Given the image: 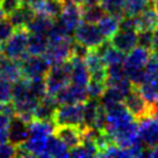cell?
Masks as SVG:
<instances>
[{
    "label": "cell",
    "instance_id": "277c9868",
    "mask_svg": "<svg viewBox=\"0 0 158 158\" xmlns=\"http://www.w3.org/2000/svg\"><path fill=\"white\" fill-rule=\"evenodd\" d=\"M82 22V6L69 1L64 0V6L60 15L56 19V26L65 36L74 34L75 29Z\"/></svg>",
    "mask_w": 158,
    "mask_h": 158
},
{
    "label": "cell",
    "instance_id": "9a60e30c",
    "mask_svg": "<svg viewBox=\"0 0 158 158\" xmlns=\"http://www.w3.org/2000/svg\"><path fill=\"white\" fill-rule=\"evenodd\" d=\"M84 60H85V64L88 67L90 79L106 81L107 67H106V64L104 62L103 58L101 57V54L97 52L96 48H90L84 58Z\"/></svg>",
    "mask_w": 158,
    "mask_h": 158
},
{
    "label": "cell",
    "instance_id": "ba28073f",
    "mask_svg": "<svg viewBox=\"0 0 158 158\" xmlns=\"http://www.w3.org/2000/svg\"><path fill=\"white\" fill-rule=\"evenodd\" d=\"M133 121H135V118L128 111L127 107L123 105V103H121V104L112 106V107L106 110L105 126H104L103 131L107 135H110L111 133L115 132L119 128L127 126Z\"/></svg>",
    "mask_w": 158,
    "mask_h": 158
},
{
    "label": "cell",
    "instance_id": "7c38bea8",
    "mask_svg": "<svg viewBox=\"0 0 158 158\" xmlns=\"http://www.w3.org/2000/svg\"><path fill=\"white\" fill-rule=\"evenodd\" d=\"M137 30L135 29H123L119 28V30L114 34L110 40V43L115 48L123 53L131 52L133 48L137 46Z\"/></svg>",
    "mask_w": 158,
    "mask_h": 158
},
{
    "label": "cell",
    "instance_id": "7a4b0ae2",
    "mask_svg": "<svg viewBox=\"0 0 158 158\" xmlns=\"http://www.w3.org/2000/svg\"><path fill=\"white\" fill-rule=\"evenodd\" d=\"M70 72H72V65L69 60L51 65L46 75L44 76L46 84V95L56 97L62 89L67 87L70 83Z\"/></svg>",
    "mask_w": 158,
    "mask_h": 158
},
{
    "label": "cell",
    "instance_id": "4316f807",
    "mask_svg": "<svg viewBox=\"0 0 158 158\" xmlns=\"http://www.w3.org/2000/svg\"><path fill=\"white\" fill-rule=\"evenodd\" d=\"M106 12L102 7L101 4L98 5H83L82 6V21L88 23L97 24Z\"/></svg>",
    "mask_w": 158,
    "mask_h": 158
},
{
    "label": "cell",
    "instance_id": "cb8c5ba5",
    "mask_svg": "<svg viewBox=\"0 0 158 158\" xmlns=\"http://www.w3.org/2000/svg\"><path fill=\"white\" fill-rule=\"evenodd\" d=\"M34 16H35V12L32 10L30 6L21 5L15 12H13L7 18L12 22L14 28H27Z\"/></svg>",
    "mask_w": 158,
    "mask_h": 158
},
{
    "label": "cell",
    "instance_id": "9c48e42d",
    "mask_svg": "<svg viewBox=\"0 0 158 158\" xmlns=\"http://www.w3.org/2000/svg\"><path fill=\"white\" fill-rule=\"evenodd\" d=\"M123 105L128 109V111L133 114L135 120L148 117V115H154L155 107L150 105L148 102L142 97L140 91L137 90L135 85L131 92H128L123 98ZM155 117V115H154Z\"/></svg>",
    "mask_w": 158,
    "mask_h": 158
},
{
    "label": "cell",
    "instance_id": "c3c4849f",
    "mask_svg": "<svg viewBox=\"0 0 158 158\" xmlns=\"http://www.w3.org/2000/svg\"><path fill=\"white\" fill-rule=\"evenodd\" d=\"M0 53H1V44H0Z\"/></svg>",
    "mask_w": 158,
    "mask_h": 158
},
{
    "label": "cell",
    "instance_id": "6da1fadb",
    "mask_svg": "<svg viewBox=\"0 0 158 158\" xmlns=\"http://www.w3.org/2000/svg\"><path fill=\"white\" fill-rule=\"evenodd\" d=\"M151 51L137 45L131 52L127 53L123 61V69L127 77L134 85L140 84L144 79V68L149 61Z\"/></svg>",
    "mask_w": 158,
    "mask_h": 158
},
{
    "label": "cell",
    "instance_id": "d4e9b609",
    "mask_svg": "<svg viewBox=\"0 0 158 158\" xmlns=\"http://www.w3.org/2000/svg\"><path fill=\"white\" fill-rule=\"evenodd\" d=\"M123 19L115 16L113 14L106 13L103 18L97 22V27L103 34V36L106 40H110L111 37L119 30L120 28V22Z\"/></svg>",
    "mask_w": 158,
    "mask_h": 158
},
{
    "label": "cell",
    "instance_id": "bcb514c9",
    "mask_svg": "<svg viewBox=\"0 0 158 158\" xmlns=\"http://www.w3.org/2000/svg\"><path fill=\"white\" fill-rule=\"evenodd\" d=\"M5 18H7V16H6V14H5V12L2 10V8L0 7V20H1V19H5Z\"/></svg>",
    "mask_w": 158,
    "mask_h": 158
},
{
    "label": "cell",
    "instance_id": "681fc988",
    "mask_svg": "<svg viewBox=\"0 0 158 158\" xmlns=\"http://www.w3.org/2000/svg\"><path fill=\"white\" fill-rule=\"evenodd\" d=\"M149 1H150V2H151V1H152V0H149Z\"/></svg>",
    "mask_w": 158,
    "mask_h": 158
},
{
    "label": "cell",
    "instance_id": "ffe728a7",
    "mask_svg": "<svg viewBox=\"0 0 158 158\" xmlns=\"http://www.w3.org/2000/svg\"><path fill=\"white\" fill-rule=\"evenodd\" d=\"M58 102L56 97L46 96L42 98L38 104L36 106L35 113H34V119H40V120H46V121H53L54 113L58 107Z\"/></svg>",
    "mask_w": 158,
    "mask_h": 158
},
{
    "label": "cell",
    "instance_id": "f35d334b",
    "mask_svg": "<svg viewBox=\"0 0 158 158\" xmlns=\"http://www.w3.org/2000/svg\"><path fill=\"white\" fill-rule=\"evenodd\" d=\"M0 113L14 117L15 115V109L12 102H0Z\"/></svg>",
    "mask_w": 158,
    "mask_h": 158
},
{
    "label": "cell",
    "instance_id": "ab89813d",
    "mask_svg": "<svg viewBox=\"0 0 158 158\" xmlns=\"http://www.w3.org/2000/svg\"><path fill=\"white\" fill-rule=\"evenodd\" d=\"M143 156L158 158V144L154 145V147H151V148H145Z\"/></svg>",
    "mask_w": 158,
    "mask_h": 158
},
{
    "label": "cell",
    "instance_id": "f1b7e54d",
    "mask_svg": "<svg viewBox=\"0 0 158 158\" xmlns=\"http://www.w3.org/2000/svg\"><path fill=\"white\" fill-rule=\"evenodd\" d=\"M46 157H70L69 148L54 135L50 137Z\"/></svg>",
    "mask_w": 158,
    "mask_h": 158
},
{
    "label": "cell",
    "instance_id": "f907efd6",
    "mask_svg": "<svg viewBox=\"0 0 158 158\" xmlns=\"http://www.w3.org/2000/svg\"><path fill=\"white\" fill-rule=\"evenodd\" d=\"M61 1H64V0H61Z\"/></svg>",
    "mask_w": 158,
    "mask_h": 158
},
{
    "label": "cell",
    "instance_id": "5bb4252c",
    "mask_svg": "<svg viewBox=\"0 0 158 158\" xmlns=\"http://www.w3.org/2000/svg\"><path fill=\"white\" fill-rule=\"evenodd\" d=\"M89 98L87 87L77 85L74 83H69L67 87L56 96L58 104H76V103H84Z\"/></svg>",
    "mask_w": 158,
    "mask_h": 158
},
{
    "label": "cell",
    "instance_id": "d6986e66",
    "mask_svg": "<svg viewBox=\"0 0 158 158\" xmlns=\"http://www.w3.org/2000/svg\"><path fill=\"white\" fill-rule=\"evenodd\" d=\"M64 6V1L61 0H37L35 4L31 6L35 14L44 15L53 20L60 15Z\"/></svg>",
    "mask_w": 158,
    "mask_h": 158
},
{
    "label": "cell",
    "instance_id": "74e56055",
    "mask_svg": "<svg viewBox=\"0 0 158 158\" xmlns=\"http://www.w3.org/2000/svg\"><path fill=\"white\" fill-rule=\"evenodd\" d=\"M21 5H22L21 4V0H0V7L5 12L6 16H9Z\"/></svg>",
    "mask_w": 158,
    "mask_h": 158
},
{
    "label": "cell",
    "instance_id": "52a82bcc",
    "mask_svg": "<svg viewBox=\"0 0 158 158\" xmlns=\"http://www.w3.org/2000/svg\"><path fill=\"white\" fill-rule=\"evenodd\" d=\"M73 40L88 48H97L105 42L106 38L98 29L97 24L81 22L73 34Z\"/></svg>",
    "mask_w": 158,
    "mask_h": 158
},
{
    "label": "cell",
    "instance_id": "1f68e13d",
    "mask_svg": "<svg viewBox=\"0 0 158 158\" xmlns=\"http://www.w3.org/2000/svg\"><path fill=\"white\" fill-rule=\"evenodd\" d=\"M106 81H102V80H95L90 79L88 85H87V90H88L89 98H101L103 92L106 89Z\"/></svg>",
    "mask_w": 158,
    "mask_h": 158
},
{
    "label": "cell",
    "instance_id": "d590c367",
    "mask_svg": "<svg viewBox=\"0 0 158 158\" xmlns=\"http://www.w3.org/2000/svg\"><path fill=\"white\" fill-rule=\"evenodd\" d=\"M137 45L145 48L151 51L152 48V35L154 30H141L137 31Z\"/></svg>",
    "mask_w": 158,
    "mask_h": 158
},
{
    "label": "cell",
    "instance_id": "83f0119b",
    "mask_svg": "<svg viewBox=\"0 0 158 158\" xmlns=\"http://www.w3.org/2000/svg\"><path fill=\"white\" fill-rule=\"evenodd\" d=\"M48 36L40 35V34H30L29 35V43H28V52H29V54H36V56L44 54L45 50L48 48Z\"/></svg>",
    "mask_w": 158,
    "mask_h": 158
},
{
    "label": "cell",
    "instance_id": "7402d4cb",
    "mask_svg": "<svg viewBox=\"0 0 158 158\" xmlns=\"http://www.w3.org/2000/svg\"><path fill=\"white\" fill-rule=\"evenodd\" d=\"M135 87L145 101L156 109V105L158 104V76L147 77Z\"/></svg>",
    "mask_w": 158,
    "mask_h": 158
},
{
    "label": "cell",
    "instance_id": "7bdbcfd3",
    "mask_svg": "<svg viewBox=\"0 0 158 158\" xmlns=\"http://www.w3.org/2000/svg\"><path fill=\"white\" fill-rule=\"evenodd\" d=\"M37 0H21V4L22 5H28V6H32V5L35 4Z\"/></svg>",
    "mask_w": 158,
    "mask_h": 158
},
{
    "label": "cell",
    "instance_id": "44dd1931",
    "mask_svg": "<svg viewBox=\"0 0 158 158\" xmlns=\"http://www.w3.org/2000/svg\"><path fill=\"white\" fill-rule=\"evenodd\" d=\"M137 31L141 30H154L158 26V14L156 13L154 6L148 5L141 13L134 16Z\"/></svg>",
    "mask_w": 158,
    "mask_h": 158
},
{
    "label": "cell",
    "instance_id": "d6a6232c",
    "mask_svg": "<svg viewBox=\"0 0 158 158\" xmlns=\"http://www.w3.org/2000/svg\"><path fill=\"white\" fill-rule=\"evenodd\" d=\"M13 83L7 79L0 77V102H12L13 99Z\"/></svg>",
    "mask_w": 158,
    "mask_h": 158
},
{
    "label": "cell",
    "instance_id": "e0dca14e",
    "mask_svg": "<svg viewBox=\"0 0 158 158\" xmlns=\"http://www.w3.org/2000/svg\"><path fill=\"white\" fill-rule=\"evenodd\" d=\"M29 137V123L24 121L18 115L12 117L8 129V141L20 145Z\"/></svg>",
    "mask_w": 158,
    "mask_h": 158
},
{
    "label": "cell",
    "instance_id": "4dcf8cb0",
    "mask_svg": "<svg viewBox=\"0 0 158 158\" xmlns=\"http://www.w3.org/2000/svg\"><path fill=\"white\" fill-rule=\"evenodd\" d=\"M149 4V0H126L123 8L125 16H135L141 13Z\"/></svg>",
    "mask_w": 158,
    "mask_h": 158
},
{
    "label": "cell",
    "instance_id": "8fae6325",
    "mask_svg": "<svg viewBox=\"0 0 158 158\" xmlns=\"http://www.w3.org/2000/svg\"><path fill=\"white\" fill-rule=\"evenodd\" d=\"M139 136L145 148L158 144V120L154 115H148L137 120Z\"/></svg>",
    "mask_w": 158,
    "mask_h": 158
},
{
    "label": "cell",
    "instance_id": "60d3db41",
    "mask_svg": "<svg viewBox=\"0 0 158 158\" xmlns=\"http://www.w3.org/2000/svg\"><path fill=\"white\" fill-rule=\"evenodd\" d=\"M152 52L158 53V26L154 29V35H152Z\"/></svg>",
    "mask_w": 158,
    "mask_h": 158
},
{
    "label": "cell",
    "instance_id": "7dc6e473",
    "mask_svg": "<svg viewBox=\"0 0 158 158\" xmlns=\"http://www.w3.org/2000/svg\"><path fill=\"white\" fill-rule=\"evenodd\" d=\"M155 117L157 118V120H158V104L156 105V109H155V114H154Z\"/></svg>",
    "mask_w": 158,
    "mask_h": 158
},
{
    "label": "cell",
    "instance_id": "4fadbf2b",
    "mask_svg": "<svg viewBox=\"0 0 158 158\" xmlns=\"http://www.w3.org/2000/svg\"><path fill=\"white\" fill-rule=\"evenodd\" d=\"M53 135L70 149L82 143L83 129L81 126H56Z\"/></svg>",
    "mask_w": 158,
    "mask_h": 158
},
{
    "label": "cell",
    "instance_id": "ac0fdd59",
    "mask_svg": "<svg viewBox=\"0 0 158 158\" xmlns=\"http://www.w3.org/2000/svg\"><path fill=\"white\" fill-rule=\"evenodd\" d=\"M0 77L7 79L12 82H16L18 80L22 79L21 62L0 53Z\"/></svg>",
    "mask_w": 158,
    "mask_h": 158
},
{
    "label": "cell",
    "instance_id": "ee69618b",
    "mask_svg": "<svg viewBox=\"0 0 158 158\" xmlns=\"http://www.w3.org/2000/svg\"><path fill=\"white\" fill-rule=\"evenodd\" d=\"M154 1V4H152V6H154L155 10H156V13L158 14V0H152Z\"/></svg>",
    "mask_w": 158,
    "mask_h": 158
},
{
    "label": "cell",
    "instance_id": "f546056e",
    "mask_svg": "<svg viewBox=\"0 0 158 158\" xmlns=\"http://www.w3.org/2000/svg\"><path fill=\"white\" fill-rule=\"evenodd\" d=\"M125 4L126 0H102L101 5L106 13L113 14L120 19L125 18Z\"/></svg>",
    "mask_w": 158,
    "mask_h": 158
},
{
    "label": "cell",
    "instance_id": "30bf717a",
    "mask_svg": "<svg viewBox=\"0 0 158 158\" xmlns=\"http://www.w3.org/2000/svg\"><path fill=\"white\" fill-rule=\"evenodd\" d=\"M20 62H21L23 77L29 80L36 79V77H44L51 66L43 54H40V56L29 54Z\"/></svg>",
    "mask_w": 158,
    "mask_h": 158
},
{
    "label": "cell",
    "instance_id": "2e32d148",
    "mask_svg": "<svg viewBox=\"0 0 158 158\" xmlns=\"http://www.w3.org/2000/svg\"><path fill=\"white\" fill-rule=\"evenodd\" d=\"M72 65V72H70V83L87 87L90 81V74H89L88 67L85 64L84 58L72 56L69 59Z\"/></svg>",
    "mask_w": 158,
    "mask_h": 158
},
{
    "label": "cell",
    "instance_id": "3957f363",
    "mask_svg": "<svg viewBox=\"0 0 158 158\" xmlns=\"http://www.w3.org/2000/svg\"><path fill=\"white\" fill-rule=\"evenodd\" d=\"M29 35L30 34L27 28H15L12 36L1 45V53L14 60L21 61L27 56H29Z\"/></svg>",
    "mask_w": 158,
    "mask_h": 158
},
{
    "label": "cell",
    "instance_id": "836d02e7",
    "mask_svg": "<svg viewBox=\"0 0 158 158\" xmlns=\"http://www.w3.org/2000/svg\"><path fill=\"white\" fill-rule=\"evenodd\" d=\"M15 28L12 24V22L8 20V18H5L0 20V44L2 45L12 36Z\"/></svg>",
    "mask_w": 158,
    "mask_h": 158
},
{
    "label": "cell",
    "instance_id": "b9f144b4",
    "mask_svg": "<svg viewBox=\"0 0 158 158\" xmlns=\"http://www.w3.org/2000/svg\"><path fill=\"white\" fill-rule=\"evenodd\" d=\"M102 0H84L83 5H98L101 4Z\"/></svg>",
    "mask_w": 158,
    "mask_h": 158
},
{
    "label": "cell",
    "instance_id": "603a6c76",
    "mask_svg": "<svg viewBox=\"0 0 158 158\" xmlns=\"http://www.w3.org/2000/svg\"><path fill=\"white\" fill-rule=\"evenodd\" d=\"M54 22H56V20H53V19L44 16V15L35 14L34 19L27 26V29L30 34H40V35L48 36V34L51 32V30L54 27Z\"/></svg>",
    "mask_w": 158,
    "mask_h": 158
},
{
    "label": "cell",
    "instance_id": "8d00e7d4",
    "mask_svg": "<svg viewBox=\"0 0 158 158\" xmlns=\"http://www.w3.org/2000/svg\"><path fill=\"white\" fill-rule=\"evenodd\" d=\"M12 117L0 113V142L8 140V129Z\"/></svg>",
    "mask_w": 158,
    "mask_h": 158
},
{
    "label": "cell",
    "instance_id": "484cf974",
    "mask_svg": "<svg viewBox=\"0 0 158 158\" xmlns=\"http://www.w3.org/2000/svg\"><path fill=\"white\" fill-rule=\"evenodd\" d=\"M123 98H125V95L118 88H115L113 85H107L105 91L103 92V95L99 98V102L104 106V109L107 110L112 106L121 104L123 102Z\"/></svg>",
    "mask_w": 158,
    "mask_h": 158
},
{
    "label": "cell",
    "instance_id": "e575fe53",
    "mask_svg": "<svg viewBox=\"0 0 158 158\" xmlns=\"http://www.w3.org/2000/svg\"><path fill=\"white\" fill-rule=\"evenodd\" d=\"M18 156V145L10 141L0 142V158H9Z\"/></svg>",
    "mask_w": 158,
    "mask_h": 158
},
{
    "label": "cell",
    "instance_id": "8992f818",
    "mask_svg": "<svg viewBox=\"0 0 158 158\" xmlns=\"http://www.w3.org/2000/svg\"><path fill=\"white\" fill-rule=\"evenodd\" d=\"M84 103L58 105L53 123L56 126H82Z\"/></svg>",
    "mask_w": 158,
    "mask_h": 158
},
{
    "label": "cell",
    "instance_id": "5b68a950",
    "mask_svg": "<svg viewBox=\"0 0 158 158\" xmlns=\"http://www.w3.org/2000/svg\"><path fill=\"white\" fill-rule=\"evenodd\" d=\"M73 42L72 37L60 36L57 38L48 40V48L44 56L50 65H56L69 60L73 56Z\"/></svg>",
    "mask_w": 158,
    "mask_h": 158
},
{
    "label": "cell",
    "instance_id": "f6af8a7d",
    "mask_svg": "<svg viewBox=\"0 0 158 158\" xmlns=\"http://www.w3.org/2000/svg\"><path fill=\"white\" fill-rule=\"evenodd\" d=\"M69 1H73V2H75V4H77V5H81V6H83V4H84V0H69Z\"/></svg>",
    "mask_w": 158,
    "mask_h": 158
}]
</instances>
